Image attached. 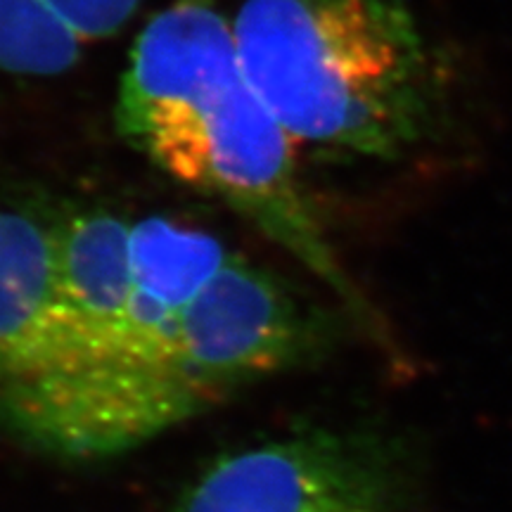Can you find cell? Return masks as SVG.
I'll return each mask as SVG.
<instances>
[{
    "instance_id": "obj_3",
    "label": "cell",
    "mask_w": 512,
    "mask_h": 512,
    "mask_svg": "<svg viewBox=\"0 0 512 512\" xmlns=\"http://www.w3.org/2000/svg\"><path fill=\"white\" fill-rule=\"evenodd\" d=\"M169 512H408V482L380 437L299 427L211 460Z\"/></svg>"
},
{
    "instance_id": "obj_1",
    "label": "cell",
    "mask_w": 512,
    "mask_h": 512,
    "mask_svg": "<svg viewBox=\"0 0 512 512\" xmlns=\"http://www.w3.org/2000/svg\"><path fill=\"white\" fill-rule=\"evenodd\" d=\"M119 136L174 181L216 197L370 320L294 164V143L242 72L230 19L178 0L138 34L114 107Z\"/></svg>"
},
{
    "instance_id": "obj_7",
    "label": "cell",
    "mask_w": 512,
    "mask_h": 512,
    "mask_svg": "<svg viewBox=\"0 0 512 512\" xmlns=\"http://www.w3.org/2000/svg\"><path fill=\"white\" fill-rule=\"evenodd\" d=\"M48 5L83 43H91L124 29L140 0H48Z\"/></svg>"
},
{
    "instance_id": "obj_2",
    "label": "cell",
    "mask_w": 512,
    "mask_h": 512,
    "mask_svg": "<svg viewBox=\"0 0 512 512\" xmlns=\"http://www.w3.org/2000/svg\"><path fill=\"white\" fill-rule=\"evenodd\" d=\"M230 29L294 145L396 162L448 124L451 64L403 0H245Z\"/></svg>"
},
{
    "instance_id": "obj_4",
    "label": "cell",
    "mask_w": 512,
    "mask_h": 512,
    "mask_svg": "<svg viewBox=\"0 0 512 512\" xmlns=\"http://www.w3.org/2000/svg\"><path fill=\"white\" fill-rule=\"evenodd\" d=\"M67 380L55 226L0 207V425L53 453Z\"/></svg>"
},
{
    "instance_id": "obj_5",
    "label": "cell",
    "mask_w": 512,
    "mask_h": 512,
    "mask_svg": "<svg viewBox=\"0 0 512 512\" xmlns=\"http://www.w3.org/2000/svg\"><path fill=\"white\" fill-rule=\"evenodd\" d=\"M311 318L273 275L230 256L183 311L178 373L190 418L316 347Z\"/></svg>"
},
{
    "instance_id": "obj_6",
    "label": "cell",
    "mask_w": 512,
    "mask_h": 512,
    "mask_svg": "<svg viewBox=\"0 0 512 512\" xmlns=\"http://www.w3.org/2000/svg\"><path fill=\"white\" fill-rule=\"evenodd\" d=\"M86 43L48 0H0V72L46 79L79 62Z\"/></svg>"
}]
</instances>
